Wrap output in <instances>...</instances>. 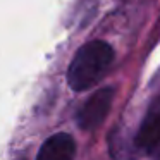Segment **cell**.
Returning a JSON list of instances; mask_svg holds the SVG:
<instances>
[{
	"label": "cell",
	"mask_w": 160,
	"mask_h": 160,
	"mask_svg": "<svg viewBox=\"0 0 160 160\" xmlns=\"http://www.w3.org/2000/svg\"><path fill=\"white\" fill-rule=\"evenodd\" d=\"M76 141L67 132H57L42 145L36 160H74Z\"/></svg>",
	"instance_id": "cell-3"
},
{
	"label": "cell",
	"mask_w": 160,
	"mask_h": 160,
	"mask_svg": "<svg viewBox=\"0 0 160 160\" xmlns=\"http://www.w3.org/2000/svg\"><path fill=\"white\" fill-rule=\"evenodd\" d=\"M114 62V48L107 42H88L76 52L67 71V83L74 91H86L100 83Z\"/></svg>",
	"instance_id": "cell-1"
},
{
	"label": "cell",
	"mask_w": 160,
	"mask_h": 160,
	"mask_svg": "<svg viewBox=\"0 0 160 160\" xmlns=\"http://www.w3.org/2000/svg\"><path fill=\"white\" fill-rule=\"evenodd\" d=\"M112 100H114L112 88H102L95 91L78 112V126L84 131H93L95 128H98L107 117L112 107Z\"/></svg>",
	"instance_id": "cell-2"
},
{
	"label": "cell",
	"mask_w": 160,
	"mask_h": 160,
	"mask_svg": "<svg viewBox=\"0 0 160 160\" xmlns=\"http://www.w3.org/2000/svg\"><path fill=\"white\" fill-rule=\"evenodd\" d=\"M136 145L145 152L160 148V102H157L146 114L136 136Z\"/></svg>",
	"instance_id": "cell-4"
}]
</instances>
